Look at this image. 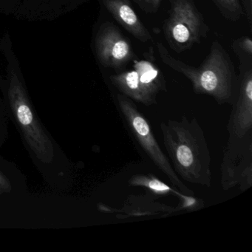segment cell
<instances>
[{"label":"cell","mask_w":252,"mask_h":252,"mask_svg":"<svg viewBox=\"0 0 252 252\" xmlns=\"http://www.w3.org/2000/svg\"><path fill=\"white\" fill-rule=\"evenodd\" d=\"M171 165L180 178L209 188L212 184V156L204 131L197 119L184 116L160 124Z\"/></svg>","instance_id":"cell-1"},{"label":"cell","mask_w":252,"mask_h":252,"mask_svg":"<svg viewBox=\"0 0 252 252\" xmlns=\"http://www.w3.org/2000/svg\"><path fill=\"white\" fill-rule=\"evenodd\" d=\"M156 46L162 63L187 78L194 94L212 97L220 105L232 104L238 76L231 57L218 41L212 42L209 54L199 67L174 58L161 42H157Z\"/></svg>","instance_id":"cell-2"},{"label":"cell","mask_w":252,"mask_h":252,"mask_svg":"<svg viewBox=\"0 0 252 252\" xmlns=\"http://www.w3.org/2000/svg\"><path fill=\"white\" fill-rule=\"evenodd\" d=\"M7 113L14 122L25 147L41 172L54 166L60 159L58 146L39 120L22 82L15 73L11 74L7 91Z\"/></svg>","instance_id":"cell-3"},{"label":"cell","mask_w":252,"mask_h":252,"mask_svg":"<svg viewBox=\"0 0 252 252\" xmlns=\"http://www.w3.org/2000/svg\"><path fill=\"white\" fill-rule=\"evenodd\" d=\"M116 102L128 130L152 163L166 177L174 189L187 195H194L177 175L153 133V128L146 116L138 110L135 103L123 94H116Z\"/></svg>","instance_id":"cell-4"},{"label":"cell","mask_w":252,"mask_h":252,"mask_svg":"<svg viewBox=\"0 0 252 252\" xmlns=\"http://www.w3.org/2000/svg\"><path fill=\"white\" fill-rule=\"evenodd\" d=\"M144 57L143 60L135 58L128 70L111 75L110 80L120 94L132 101L144 106L156 105L159 94L167 92L166 79L155 63L153 48Z\"/></svg>","instance_id":"cell-5"},{"label":"cell","mask_w":252,"mask_h":252,"mask_svg":"<svg viewBox=\"0 0 252 252\" xmlns=\"http://www.w3.org/2000/svg\"><path fill=\"white\" fill-rule=\"evenodd\" d=\"M170 8L163 23V33L169 48L181 54L200 43L209 27L194 0H169Z\"/></svg>","instance_id":"cell-6"},{"label":"cell","mask_w":252,"mask_h":252,"mask_svg":"<svg viewBox=\"0 0 252 252\" xmlns=\"http://www.w3.org/2000/svg\"><path fill=\"white\" fill-rule=\"evenodd\" d=\"M222 189L239 187L244 192L252 187V136L240 141L227 140L220 169Z\"/></svg>","instance_id":"cell-7"},{"label":"cell","mask_w":252,"mask_h":252,"mask_svg":"<svg viewBox=\"0 0 252 252\" xmlns=\"http://www.w3.org/2000/svg\"><path fill=\"white\" fill-rule=\"evenodd\" d=\"M237 92L227 125L229 141L252 136V63L239 65Z\"/></svg>","instance_id":"cell-8"},{"label":"cell","mask_w":252,"mask_h":252,"mask_svg":"<svg viewBox=\"0 0 252 252\" xmlns=\"http://www.w3.org/2000/svg\"><path fill=\"white\" fill-rule=\"evenodd\" d=\"M97 59L104 67L113 69L116 73L122 71L137 56L129 41L120 29L110 22L100 26L95 37Z\"/></svg>","instance_id":"cell-9"},{"label":"cell","mask_w":252,"mask_h":252,"mask_svg":"<svg viewBox=\"0 0 252 252\" xmlns=\"http://www.w3.org/2000/svg\"><path fill=\"white\" fill-rule=\"evenodd\" d=\"M98 209L103 213L111 214L121 220L138 217L167 216L178 212L176 208L158 201L156 196L148 192L145 194H130L122 207H111L98 203Z\"/></svg>","instance_id":"cell-10"},{"label":"cell","mask_w":252,"mask_h":252,"mask_svg":"<svg viewBox=\"0 0 252 252\" xmlns=\"http://www.w3.org/2000/svg\"><path fill=\"white\" fill-rule=\"evenodd\" d=\"M128 184L130 187L144 189L147 192L150 193L156 197L173 196L178 197L179 203L176 208L178 211L192 212L202 209L204 206V202L201 199L194 197V195L183 194L181 191L160 181L153 174H137L132 175L128 180Z\"/></svg>","instance_id":"cell-11"},{"label":"cell","mask_w":252,"mask_h":252,"mask_svg":"<svg viewBox=\"0 0 252 252\" xmlns=\"http://www.w3.org/2000/svg\"><path fill=\"white\" fill-rule=\"evenodd\" d=\"M104 6L126 32L142 43L154 42L151 33L137 15L128 0H103Z\"/></svg>","instance_id":"cell-12"},{"label":"cell","mask_w":252,"mask_h":252,"mask_svg":"<svg viewBox=\"0 0 252 252\" xmlns=\"http://www.w3.org/2000/svg\"><path fill=\"white\" fill-rule=\"evenodd\" d=\"M26 180L15 165L0 157V189L4 194L24 188Z\"/></svg>","instance_id":"cell-13"},{"label":"cell","mask_w":252,"mask_h":252,"mask_svg":"<svg viewBox=\"0 0 252 252\" xmlns=\"http://www.w3.org/2000/svg\"><path fill=\"white\" fill-rule=\"evenodd\" d=\"M224 18L237 22L244 15L240 0H212Z\"/></svg>","instance_id":"cell-14"},{"label":"cell","mask_w":252,"mask_h":252,"mask_svg":"<svg viewBox=\"0 0 252 252\" xmlns=\"http://www.w3.org/2000/svg\"><path fill=\"white\" fill-rule=\"evenodd\" d=\"M231 48L235 53L241 64L252 63V41L249 36H242L234 39Z\"/></svg>","instance_id":"cell-15"},{"label":"cell","mask_w":252,"mask_h":252,"mask_svg":"<svg viewBox=\"0 0 252 252\" xmlns=\"http://www.w3.org/2000/svg\"><path fill=\"white\" fill-rule=\"evenodd\" d=\"M8 119L6 107L0 104V148L8 138Z\"/></svg>","instance_id":"cell-16"},{"label":"cell","mask_w":252,"mask_h":252,"mask_svg":"<svg viewBox=\"0 0 252 252\" xmlns=\"http://www.w3.org/2000/svg\"><path fill=\"white\" fill-rule=\"evenodd\" d=\"M143 11L147 13H156L160 8L162 0H142Z\"/></svg>","instance_id":"cell-17"},{"label":"cell","mask_w":252,"mask_h":252,"mask_svg":"<svg viewBox=\"0 0 252 252\" xmlns=\"http://www.w3.org/2000/svg\"><path fill=\"white\" fill-rule=\"evenodd\" d=\"M243 12L247 19L249 26H252V0H240Z\"/></svg>","instance_id":"cell-18"},{"label":"cell","mask_w":252,"mask_h":252,"mask_svg":"<svg viewBox=\"0 0 252 252\" xmlns=\"http://www.w3.org/2000/svg\"><path fill=\"white\" fill-rule=\"evenodd\" d=\"M134 2H135V3L138 4V5H139L140 7H141V9L143 10V2L142 0H133Z\"/></svg>","instance_id":"cell-19"},{"label":"cell","mask_w":252,"mask_h":252,"mask_svg":"<svg viewBox=\"0 0 252 252\" xmlns=\"http://www.w3.org/2000/svg\"><path fill=\"white\" fill-rule=\"evenodd\" d=\"M4 194L3 191L0 189V194Z\"/></svg>","instance_id":"cell-20"}]
</instances>
